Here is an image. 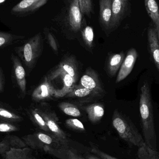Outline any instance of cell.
<instances>
[{"mask_svg":"<svg viewBox=\"0 0 159 159\" xmlns=\"http://www.w3.org/2000/svg\"><path fill=\"white\" fill-rule=\"evenodd\" d=\"M112 125L120 137L130 146L139 147L144 140L129 119L116 109L112 116Z\"/></svg>","mask_w":159,"mask_h":159,"instance_id":"cell-2","label":"cell"},{"mask_svg":"<svg viewBox=\"0 0 159 159\" xmlns=\"http://www.w3.org/2000/svg\"><path fill=\"white\" fill-rule=\"evenodd\" d=\"M80 8L78 0H66L59 16L63 29L71 33L80 32L84 18Z\"/></svg>","mask_w":159,"mask_h":159,"instance_id":"cell-4","label":"cell"},{"mask_svg":"<svg viewBox=\"0 0 159 159\" xmlns=\"http://www.w3.org/2000/svg\"><path fill=\"white\" fill-rule=\"evenodd\" d=\"M148 38L150 53L159 71V42L156 29L153 25L150 26L148 28Z\"/></svg>","mask_w":159,"mask_h":159,"instance_id":"cell-16","label":"cell"},{"mask_svg":"<svg viewBox=\"0 0 159 159\" xmlns=\"http://www.w3.org/2000/svg\"><path fill=\"white\" fill-rule=\"evenodd\" d=\"M63 80V86L60 90H57L55 97L61 98L64 97L70 93L74 89L76 80L68 74L61 75Z\"/></svg>","mask_w":159,"mask_h":159,"instance_id":"cell-24","label":"cell"},{"mask_svg":"<svg viewBox=\"0 0 159 159\" xmlns=\"http://www.w3.org/2000/svg\"><path fill=\"white\" fill-rule=\"evenodd\" d=\"M21 38L23 37L16 36L8 33L0 32V48L14 43Z\"/></svg>","mask_w":159,"mask_h":159,"instance_id":"cell-29","label":"cell"},{"mask_svg":"<svg viewBox=\"0 0 159 159\" xmlns=\"http://www.w3.org/2000/svg\"><path fill=\"white\" fill-rule=\"evenodd\" d=\"M91 152L102 159H118L100 150L98 148L94 146L92 148Z\"/></svg>","mask_w":159,"mask_h":159,"instance_id":"cell-34","label":"cell"},{"mask_svg":"<svg viewBox=\"0 0 159 159\" xmlns=\"http://www.w3.org/2000/svg\"><path fill=\"white\" fill-rule=\"evenodd\" d=\"M146 9L154 23L159 42V8L156 0H144Z\"/></svg>","mask_w":159,"mask_h":159,"instance_id":"cell-20","label":"cell"},{"mask_svg":"<svg viewBox=\"0 0 159 159\" xmlns=\"http://www.w3.org/2000/svg\"><path fill=\"white\" fill-rule=\"evenodd\" d=\"M88 114V118L93 123H96L100 121L104 115V108L101 103H93L84 107Z\"/></svg>","mask_w":159,"mask_h":159,"instance_id":"cell-19","label":"cell"},{"mask_svg":"<svg viewBox=\"0 0 159 159\" xmlns=\"http://www.w3.org/2000/svg\"><path fill=\"white\" fill-rule=\"evenodd\" d=\"M5 79L2 69L0 68V93L2 92L4 89Z\"/></svg>","mask_w":159,"mask_h":159,"instance_id":"cell-35","label":"cell"},{"mask_svg":"<svg viewBox=\"0 0 159 159\" xmlns=\"http://www.w3.org/2000/svg\"><path fill=\"white\" fill-rule=\"evenodd\" d=\"M40 115L44 120L50 134L57 138L62 145L69 144L68 136L58 124V118L55 112L46 108H37Z\"/></svg>","mask_w":159,"mask_h":159,"instance_id":"cell-6","label":"cell"},{"mask_svg":"<svg viewBox=\"0 0 159 159\" xmlns=\"http://www.w3.org/2000/svg\"><path fill=\"white\" fill-rule=\"evenodd\" d=\"M125 58V54L123 52L113 54L108 57L107 63V70L109 75L114 77L116 75Z\"/></svg>","mask_w":159,"mask_h":159,"instance_id":"cell-18","label":"cell"},{"mask_svg":"<svg viewBox=\"0 0 159 159\" xmlns=\"http://www.w3.org/2000/svg\"><path fill=\"white\" fill-rule=\"evenodd\" d=\"M57 90L52 86L51 81L46 76L32 93V99L35 102H41L55 97Z\"/></svg>","mask_w":159,"mask_h":159,"instance_id":"cell-10","label":"cell"},{"mask_svg":"<svg viewBox=\"0 0 159 159\" xmlns=\"http://www.w3.org/2000/svg\"><path fill=\"white\" fill-rule=\"evenodd\" d=\"M43 49V40L41 34H37L14 50L20 60L28 69L31 70L36 64Z\"/></svg>","mask_w":159,"mask_h":159,"instance_id":"cell-3","label":"cell"},{"mask_svg":"<svg viewBox=\"0 0 159 159\" xmlns=\"http://www.w3.org/2000/svg\"><path fill=\"white\" fill-rule=\"evenodd\" d=\"M78 86L103 92V89L97 73L92 68H88L80 78Z\"/></svg>","mask_w":159,"mask_h":159,"instance_id":"cell-14","label":"cell"},{"mask_svg":"<svg viewBox=\"0 0 159 159\" xmlns=\"http://www.w3.org/2000/svg\"><path fill=\"white\" fill-rule=\"evenodd\" d=\"M21 139L28 148L34 150L43 151L46 147H55L62 145L51 134L41 132L25 135L21 137Z\"/></svg>","mask_w":159,"mask_h":159,"instance_id":"cell-5","label":"cell"},{"mask_svg":"<svg viewBox=\"0 0 159 159\" xmlns=\"http://www.w3.org/2000/svg\"><path fill=\"white\" fill-rule=\"evenodd\" d=\"M130 0H112V18L111 31H114L120 25L128 14Z\"/></svg>","mask_w":159,"mask_h":159,"instance_id":"cell-9","label":"cell"},{"mask_svg":"<svg viewBox=\"0 0 159 159\" xmlns=\"http://www.w3.org/2000/svg\"><path fill=\"white\" fill-rule=\"evenodd\" d=\"M0 120L15 123L21 122L23 118L16 110L0 104Z\"/></svg>","mask_w":159,"mask_h":159,"instance_id":"cell-23","label":"cell"},{"mask_svg":"<svg viewBox=\"0 0 159 159\" xmlns=\"http://www.w3.org/2000/svg\"><path fill=\"white\" fill-rule=\"evenodd\" d=\"M102 92L75 85L73 90L66 95L65 97L78 98H93L102 96Z\"/></svg>","mask_w":159,"mask_h":159,"instance_id":"cell-21","label":"cell"},{"mask_svg":"<svg viewBox=\"0 0 159 159\" xmlns=\"http://www.w3.org/2000/svg\"><path fill=\"white\" fill-rule=\"evenodd\" d=\"M80 32L84 43L88 47L92 48L94 43V32L93 28L87 25L84 18Z\"/></svg>","mask_w":159,"mask_h":159,"instance_id":"cell-26","label":"cell"},{"mask_svg":"<svg viewBox=\"0 0 159 159\" xmlns=\"http://www.w3.org/2000/svg\"><path fill=\"white\" fill-rule=\"evenodd\" d=\"M140 111L145 143L157 150V138L154 123L153 105L149 85L144 82L141 88Z\"/></svg>","mask_w":159,"mask_h":159,"instance_id":"cell-1","label":"cell"},{"mask_svg":"<svg viewBox=\"0 0 159 159\" xmlns=\"http://www.w3.org/2000/svg\"><path fill=\"white\" fill-rule=\"evenodd\" d=\"M138 57V52L135 48H130L128 51L117 76V83L125 79L130 74Z\"/></svg>","mask_w":159,"mask_h":159,"instance_id":"cell-13","label":"cell"},{"mask_svg":"<svg viewBox=\"0 0 159 159\" xmlns=\"http://www.w3.org/2000/svg\"><path fill=\"white\" fill-rule=\"evenodd\" d=\"M20 129L14 123L0 120V132L11 133L19 130Z\"/></svg>","mask_w":159,"mask_h":159,"instance_id":"cell-32","label":"cell"},{"mask_svg":"<svg viewBox=\"0 0 159 159\" xmlns=\"http://www.w3.org/2000/svg\"><path fill=\"white\" fill-rule=\"evenodd\" d=\"M64 74H68L76 80L78 74L77 64L75 58L69 57L64 59L47 75L51 81Z\"/></svg>","mask_w":159,"mask_h":159,"instance_id":"cell-8","label":"cell"},{"mask_svg":"<svg viewBox=\"0 0 159 159\" xmlns=\"http://www.w3.org/2000/svg\"><path fill=\"white\" fill-rule=\"evenodd\" d=\"M78 2L82 16H86L91 18L94 13L92 0H78Z\"/></svg>","mask_w":159,"mask_h":159,"instance_id":"cell-30","label":"cell"},{"mask_svg":"<svg viewBox=\"0 0 159 159\" xmlns=\"http://www.w3.org/2000/svg\"><path fill=\"white\" fill-rule=\"evenodd\" d=\"M43 151L58 159H86L69 145H61L55 147L48 146L44 148Z\"/></svg>","mask_w":159,"mask_h":159,"instance_id":"cell-12","label":"cell"},{"mask_svg":"<svg viewBox=\"0 0 159 159\" xmlns=\"http://www.w3.org/2000/svg\"><path fill=\"white\" fill-rule=\"evenodd\" d=\"M137 156L139 159H159V152L144 143L138 147Z\"/></svg>","mask_w":159,"mask_h":159,"instance_id":"cell-27","label":"cell"},{"mask_svg":"<svg viewBox=\"0 0 159 159\" xmlns=\"http://www.w3.org/2000/svg\"><path fill=\"white\" fill-rule=\"evenodd\" d=\"M3 159H37L32 155L31 148H11L2 156Z\"/></svg>","mask_w":159,"mask_h":159,"instance_id":"cell-22","label":"cell"},{"mask_svg":"<svg viewBox=\"0 0 159 159\" xmlns=\"http://www.w3.org/2000/svg\"><path fill=\"white\" fill-rule=\"evenodd\" d=\"M85 157L86 159H102L99 158L95 155H92V154H87Z\"/></svg>","mask_w":159,"mask_h":159,"instance_id":"cell-36","label":"cell"},{"mask_svg":"<svg viewBox=\"0 0 159 159\" xmlns=\"http://www.w3.org/2000/svg\"><path fill=\"white\" fill-rule=\"evenodd\" d=\"M48 0H22L12 8L14 13H26L34 12L43 6Z\"/></svg>","mask_w":159,"mask_h":159,"instance_id":"cell-15","label":"cell"},{"mask_svg":"<svg viewBox=\"0 0 159 159\" xmlns=\"http://www.w3.org/2000/svg\"><path fill=\"white\" fill-rule=\"evenodd\" d=\"M12 63V77L15 86L19 91L21 98L26 95V72L23 65L18 57L13 53L11 54Z\"/></svg>","mask_w":159,"mask_h":159,"instance_id":"cell-7","label":"cell"},{"mask_svg":"<svg viewBox=\"0 0 159 159\" xmlns=\"http://www.w3.org/2000/svg\"><path fill=\"white\" fill-rule=\"evenodd\" d=\"M66 126L69 129L75 131L85 132V128L83 123L77 119H69L65 121Z\"/></svg>","mask_w":159,"mask_h":159,"instance_id":"cell-31","label":"cell"},{"mask_svg":"<svg viewBox=\"0 0 159 159\" xmlns=\"http://www.w3.org/2000/svg\"><path fill=\"white\" fill-rule=\"evenodd\" d=\"M45 34L51 48L55 52L57 53L58 51V46L54 35L50 32L46 30L45 32Z\"/></svg>","mask_w":159,"mask_h":159,"instance_id":"cell-33","label":"cell"},{"mask_svg":"<svg viewBox=\"0 0 159 159\" xmlns=\"http://www.w3.org/2000/svg\"><path fill=\"white\" fill-rule=\"evenodd\" d=\"M28 147L24 141L15 135H7L0 142V154L3 155L11 148H23Z\"/></svg>","mask_w":159,"mask_h":159,"instance_id":"cell-17","label":"cell"},{"mask_svg":"<svg viewBox=\"0 0 159 159\" xmlns=\"http://www.w3.org/2000/svg\"><path fill=\"white\" fill-rule=\"evenodd\" d=\"M99 22L102 30L106 34H110L111 31L112 18V0H100Z\"/></svg>","mask_w":159,"mask_h":159,"instance_id":"cell-11","label":"cell"},{"mask_svg":"<svg viewBox=\"0 0 159 159\" xmlns=\"http://www.w3.org/2000/svg\"><path fill=\"white\" fill-rule=\"evenodd\" d=\"M28 115L34 124L47 133L50 134V131L37 108L31 107L28 110Z\"/></svg>","mask_w":159,"mask_h":159,"instance_id":"cell-25","label":"cell"},{"mask_svg":"<svg viewBox=\"0 0 159 159\" xmlns=\"http://www.w3.org/2000/svg\"><path fill=\"white\" fill-rule=\"evenodd\" d=\"M7 0H0V4L4 2H5Z\"/></svg>","mask_w":159,"mask_h":159,"instance_id":"cell-37","label":"cell"},{"mask_svg":"<svg viewBox=\"0 0 159 159\" xmlns=\"http://www.w3.org/2000/svg\"><path fill=\"white\" fill-rule=\"evenodd\" d=\"M59 107L64 114L73 117H80L81 114L77 106L71 103L62 102L59 104Z\"/></svg>","mask_w":159,"mask_h":159,"instance_id":"cell-28","label":"cell"}]
</instances>
